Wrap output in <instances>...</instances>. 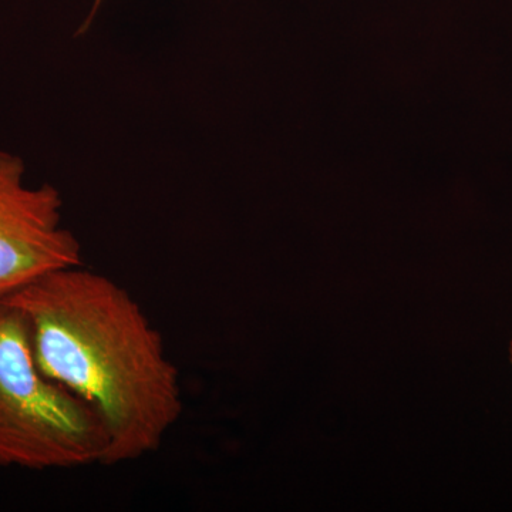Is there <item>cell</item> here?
<instances>
[{"mask_svg": "<svg viewBox=\"0 0 512 512\" xmlns=\"http://www.w3.org/2000/svg\"><path fill=\"white\" fill-rule=\"evenodd\" d=\"M510 362H511V365H512V338H511V342H510Z\"/></svg>", "mask_w": 512, "mask_h": 512, "instance_id": "obj_4", "label": "cell"}, {"mask_svg": "<svg viewBox=\"0 0 512 512\" xmlns=\"http://www.w3.org/2000/svg\"><path fill=\"white\" fill-rule=\"evenodd\" d=\"M5 301L26 320L39 369L99 414L109 437L104 466L160 450L183 416L180 370L126 288L80 265Z\"/></svg>", "mask_w": 512, "mask_h": 512, "instance_id": "obj_1", "label": "cell"}, {"mask_svg": "<svg viewBox=\"0 0 512 512\" xmlns=\"http://www.w3.org/2000/svg\"><path fill=\"white\" fill-rule=\"evenodd\" d=\"M83 265L82 244L63 225V198L26 181L22 158L0 151V301L47 274Z\"/></svg>", "mask_w": 512, "mask_h": 512, "instance_id": "obj_3", "label": "cell"}, {"mask_svg": "<svg viewBox=\"0 0 512 512\" xmlns=\"http://www.w3.org/2000/svg\"><path fill=\"white\" fill-rule=\"evenodd\" d=\"M109 437L99 414L37 366L22 313L0 301V467L104 466Z\"/></svg>", "mask_w": 512, "mask_h": 512, "instance_id": "obj_2", "label": "cell"}]
</instances>
